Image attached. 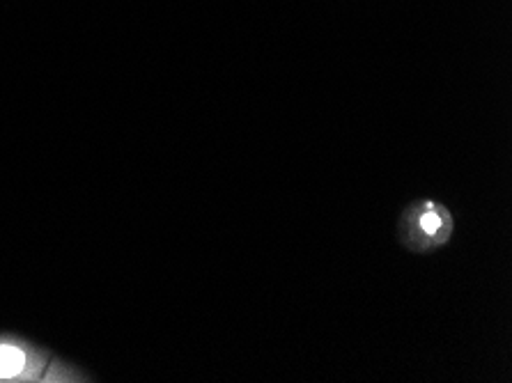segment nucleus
I'll use <instances>...</instances> for the list:
<instances>
[{
  "label": "nucleus",
  "mask_w": 512,
  "mask_h": 383,
  "mask_svg": "<svg viewBox=\"0 0 512 383\" xmlns=\"http://www.w3.org/2000/svg\"><path fill=\"white\" fill-rule=\"evenodd\" d=\"M455 232V218L444 202L432 198L414 200L400 211L398 244L414 255H430L448 246Z\"/></svg>",
  "instance_id": "nucleus-1"
},
{
  "label": "nucleus",
  "mask_w": 512,
  "mask_h": 383,
  "mask_svg": "<svg viewBox=\"0 0 512 383\" xmlns=\"http://www.w3.org/2000/svg\"><path fill=\"white\" fill-rule=\"evenodd\" d=\"M28 354L19 345L0 342V379H14L26 372Z\"/></svg>",
  "instance_id": "nucleus-2"
}]
</instances>
